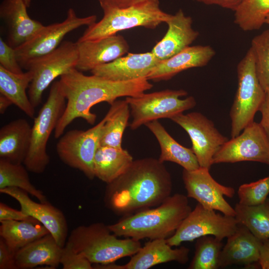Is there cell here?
<instances>
[{"instance_id": "cell-1", "label": "cell", "mask_w": 269, "mask_h": 269, "mask_svg": "<svg viewBox=\"0 0 269 269\" xmlns=\"http://www.w3.org/2000/svg\"><path fill=\"white\" fill-rule=\"evenodd\" d=\"M171 176L163 162L153 157L134 160L120 176L107 184L106 207L123 217L156 207L171 196Z\"/></svg>"}, {"instance_id": "cell-2", "label": "cell", "mask_w": 269, "mask_h": 269, "mask_svg": "<svg viewBox=\"0 0 269 269\" xmlns=\"http://www.w3.org/2000/svg\"><path fill=\"white\" fill-rule=\"evenodd\" d=\"M60 78L67 103L54 130L55 138L61 137L68 126L76 119L82 118L94 125L97 116L91 110L96 104L105 102L111 105L118 98L138 96L153 87L146 78L116 81L93 74L85 75L76 68Z\"/></svg>"}, {"instance_id": "cell-3", "label": "cell", "mask_w": 269, "mask_h": 269, "mask_svg": "<svg viewBox=\"0 0 269 269\" xmlns=\"http://www.w3.org/2000/svg\"><path fill=\"white\" fill-rule=\"evenodd\" d=\"M188 198L182 194H174L160 205L123 217L108 227L118 237L139 241L167 239L191 211Z\"/></svg>"}, {"instance_id": "cell-4", "label": "cell", "mask_w": 269, "mask_h": 269, "mask_svg": "<svg viewBox=\"0 0 269 269\" xmlns=\"http://www.w3.org/2000/svg\"><path fill=\"white\" fill-rule=\"evenodd\" d=\"M66 242L92 264L114 263L132 256L141 247L139 240L119 239L108 225L101 222L77 227L71 231Z\"/></svg>"}, {"instance_id": "cell-5", "label": "cell", "mask_w": 269, "mask_h": 269, "mask_svg": "<svg viewBox=\"0 0 269 269\" xmlns=\"http://www.w3.org/2000/svg\"><path fill=\"white\" fill-rule=\"evenodd\" d=\"M172 14L163 11L159 0H145L123 8L104 11L103 18L88 26L78 41L96 40L135 27L154 29Z\"/></svg>"}, {"instance_id": "cell-6", "label": "cell", "mask_w": 269, "mask_h": 269, "mask_svg": "<svg viewBox=\"0 0 269 269\" xmlns=\"http://www.w3.org/2000/svg\"><path fill=\"white\" fill-rule=\"evenodd\" d=\"M66 100L59 81H55L46 101L34 118L30 147L23 162L28 171L40 174L48 165L50 158L47 152V144L64 112Z\"/></svg>"}, {"instance_id": "cell-7", "label": "cell", "mask_w": 269, "mask_h": 269, "mask_svg": "<svg viewBox=\"0 0 269 269\" xmlns=\"http://www.w3.org/2000/svg\"><path fill=\"white\" fill-rule=\"evenodd\" d=\"M237 90L230 113L232 137L254 121L267 94L258 79L251 48L237 66Z\"/></svg>"}, {"instance_id": "cell-8", "label": "cell", "mask_w": 269, "mask_h": 269, "mask_svg": "<svg viewBox=\"0 0 269 269\" xmlns=\"http://www.w3.org/2000/svg\"><path fill=\"white\" fill-rule=\"evenodd\" d=\"M187 95L183 89H166L150 93H143L135 97H127L132 117L130 125L134 131L142 125L160 119H170L192 109L196 105L195 99Z\"/></svg>"}, {"instance_id": "cell-9", "label": "cell", "mask_w": 269, "mask_h": 269, "mask_svg": "<svg viewBox=\"0 0 269 269\" xmlns=\"http://www.w3.org/2000/svg\"><path fill=\"white\" fill-rule=\"evenodd\" d=\"M78 60L76 43L66 41L53 51L28 63L25 69L32 74L28 96L33 107L40 105L44 91L56 78L76 68Z\"/></svg>"}, {"instance_id": "cell-10", "label": "cell", "mask_w": 269, "mask_h": 269, "mask_svg": "<svg viewBox=\"0 0 269 269\" xmlns=\"http://www.w3.org/2000/svg\"><path fill=\"white\" fill-rule=\"evenodd\" d=\"M238 225L235 217L216 213L198 203L175 233L166 240L172 247L205 236H212L222 241L232 235Z\"/></svg>"}, {"instance_id": "cell-11", "label": "cell", "mask_w": 269, "mask_h": 269, "mask_svg": "<svg viewBox=\"0 0 269 269\" xmlns=\"http://www.w3.org/2000/svg\"><path fill=\"white\" fill-rule=\"evenodd\" d=\"M104 117L92 128L85 130H72L61 136L56 144L60 160L69 166L78 169L89 179L95 177L94 159L100 145Z\"/></svg>"}, {"instance_id": "cell-12", "label": "cell", "mask_w": 269, "mask_h": 269, "mask_svg": "<svg viewBox=\"0 0 269 269\" xmlns=\"http://www.w3.org/2000/svg\"><path fill=\"white\" fill-rule=\"evenodd\" d=\"M96 19L95 15L78 17L75 10L70 8L63 21L43 25L29 40L14 48L18 63L25 68L32 59L56 49L68 33L84 25L88 26L95 23Z\"/></svg>"}, {"instance_id": "cell-13", "label": "cell", "mask_w": 269, "mask_h": 269, "mask_svg": "<svg viewBox=\"0 0 269 269\" xmlns=\"http://www.w3.org/2000/svg\"><path fill=\"white\" fill-rule=\"evenodd\" d=\"M171 120L189 135L200 167L210 169L216 153L228 138L221 134L212 121L199 112L181 113Z\"/></svg>"}, {"instance_id": "cell-14", "label": "cell", "mask_w": 269, "mask_h": 269, "mask_svg": "<svg viewBox=\"0 0 269 269\" xmlns=\"http://www.w3.org/2000/svg\"><path fill=\"white\" fill-rule=\"evenodd\" d=\"M244 161L269 164V140L260 123L254 121L221 146L213 157V164Z\"/></svg>"}, {"instance_id": "cell-15", "label": "cell", "mask_w": 269, "mask_h": 269, "mask_svg": "<svg viewBox=\"0 0 269 269\" xmlns=\"http://www.w3.org/2000/svg\"><path fill=\"white\" fill-rule=\"evenodd\" d=\"M182 177L188 198L194 199L205 208L235 216L234 208L224 198V196L233 197L234 189L216 181L210 174L209 169L199 167L190 171L183 169Z\"/></svg>"}, {"instance_id": "cell-16", "label": "cell", "mask_w": 269, "mask_h": 269, "mask_svg": "<svg viewBox=\"0 0 269 269\" xmlns=\"http://www.w3.org/2000/svg\"><path fill=\"white\" fill-rule=\"evenodd\" d=\"M0 192L15 199L20 210L41 223L53 236L58 245L63 248L66 242L68 226L62 212L48 202L37 203L31 199L28 193L16 187H6Z\"/></svg>"}, {"instance_id": "cell-17", "label": "cell", "mask_w": 269, "mask_h": 269, "mask_svg": "<svg viewBox=\"0 0 269 269\" xmlns=\"http://www.w3.org/2000/svg\"><path fill=\"white\" fill-rule=\"evenodd\" d=\"M189 249L184 246L172 248L166 239L151 240L123 265L112 263L98 266L101 269H147L155 265L170 262L186 264L189 260Z\"/></svg>"}, {"instance_id": "cell-18", "label": "cell", "mask_w": 269, "mask_h": 269, "mask_svg": "<svg viewBox=\"0 0 269 269\" xmlns=\"http://www.w3.org/2000/svg\"><path fill=\"white\" fill-rule=\"evenodd\" d=\"M79 71H92L96 67L109 63L127 53L129 45L124 37L115 34L102 38L76 42Z\"/></svg>"}, {"instance_id": "cell-19", "label": "cell", "mask_w": 269, "mask_h": 269, "mask_svg": "<svg viewBox=\"0 0 269 269\" xmlns=\"http://www.w3.org/2000/svg\"><path fill=\"white\" fill-rule=\"evenodd\" d=\"M160 61L150 51L129 53L109 63L99 66L91 72L93 75L116 81H129L144 78Z\"/></svg>"}, {"instance_id": "cell-20", "label": "cell", "mask_w": 269, "mask_h": 269, "mask_svg": "<svg viewBox=\"0 0 269 269\" xmlns=\"http://www.w3.org/2000/svg\"><path fill=\"white\" fill-rule=\"evenodd\" d=\"M168 29L165 35L153 47L151 52L160 61L177 54L190 44L199 35L192 26V19L179 9L166 23Z\"/></svg>"}, {"instance_id": "cell-21", "label": "cell", "mask_w": 269, "mask_h": 269, "mask_svg": "<svg viewBox=\"0 0 269 269\" xmlns=\"http://www.w3.org/2000/svg\"><path fill=\"white\" fill-rule=\"evenodd\" d=\"M262 241L256 237L245 226L238 223L236 231L227 238L221 252L219 268L233 265L252 266L258 263Z\"/></svg>"}, {"instance_id": "cell-22", "label": "cell", "mask_w": 269, "mask_h": 269, "mask_svg": "<svg viewBox=\"0 0 269 269\" xmlns=\"http://www.w3.org/2000/svg\"><path fill=\"white\" fill-rule=\"evenodd\" d=\"M215 55V50L209 45L189 46L160 61L146 79L154 82L169 80L183 71L206 65Z\"/></svg>"}, {"instance_id": "cell-23", "label": "cell", "mask_w": 269, "mask_h": 269, "mask_svg": "<svg viewBox=\"0 0 269 269\" xmlns=\"http://www.w3.org/2000/svg\"><path fill=\"white\" fill-rule=\"evenodd\" d=\"M23 0H3L0 6V16L8 31V44L16 48L31 38L43 26L31 18Z\"/></svg>"}, {"instance_id": "cell-24", "label": "cell", "mask_w": 269, "mask_h": 269, "mask_svg": "<svg viewBox=\"0 0 269 269\" xmlns=\"http://www.w3.org/2000/svg\"><path fill=\"white\" fill-rule=\"evenodd\" d=\"M31 127L23 118L2 126L0 129V158L23 163L30 147Z\"/></svg>"}, {"instance_id": "cell-25", "label": "cell", "mask_w": 269, "mask_h": 269, "mask_svg": "<svg viewBox=\"0 0 269 269\" xmlns=\"http://www.w3.org/2000/svg\"><path fill=\"white\" fill-rule=\"evenodd\" d=\"M62 248L49 233L27 245L15 253L17 269L46 266L55 269L60 263Z\"/></svg>"}, {"instance_id": "cell-26", "label": "cell", "mask_w": 269, "mask_h": 269, "mask_svg": "<svg viewBox=\"0 0 269 269\" xmlns=\"http://www.w3.org/2000/svg\"><path fill=\"white\" fill-rule=\"evenodd\" d=\"M145 126L158 142L160 148L158 160L160 162H172L189 171L200 167L192 149L184 147L176 141L158 120L149 122Z\"/></svg>"}, {"instance_id": "cell-27", "label": "cell", "mask_w": 269, "mask_h": 269, "mask_svg": "<svg viewBox=\"0 0 269 269\" xmlns=\"http://www.w3.org/2000/svg\"><path fill=\"white\" fill-rule=\"evenodd\" d=\"M126 149L100 145L94 159L95 177L109 184L122 175L134 161Z\"/></svg>"}, {"instance_id": "cell-28", "label": "cell", "mask_w": 269, "mask_h": 269, "mask_svg": "<svg viewBox=\"0 0 269 269\" xmlns=\"http://www.w3.org/2000/svg\"><path fill=\"white\" fill-rule=\"evenodd\" d=\"M50 233L38 221L4 220L0 221V237L10 251H17Z\"/></svg>"}, {"instance_id": "cell-29", "label": "cell", "mask_w": 269, "mask_h": 269, "mask_svg": "<svg viewBox=\"0 0 269 269\" xmlns=\"http://www.w3.org/2000/svg\"><path fill=\"white\" fill-rule=\"evenodd\" d=\"M32 79V74L27 71L21 74L10 72L0 66V93L9 99L28 117L34 118L35 108L32 105L26 89Z\"/></svg>"}, {"instance_id": "cell-30", "label": "cell", "mask_w": 269, "mask_h": 269, "mask_svg": "<svg viewBox=\"0 0 269 269\" xmlns=\"http://www.w3.org/2000/svg\"><path fill=\"white\" fill-rule=\"evenodd\" d=\"M110 106L105 116L100 145L122 148L123 136L131 115L130 109L125 100H116Z\"/></svg>"}, {"instance_id": "cell-31", "label": "cell", "mask_w": 269, "mask_h": 269, "mask_svg": "<svg viewBox=\"0 0 269 269\" xmlns=\"http://www.w3.org/2000/svg\"><path fill=\"white\" fill-rule=\"evenodd\" d=\"M235 217L256 237L263 241L269 239V198L263 204L248 206L236 204Z\"/></svg>"}, {"instance_id": "cell-32", "label": "cell", "mask_w": 269, "mask_h": 269, "mask_svg": "<svg viewBox=\"0 0 269 269\" xmlns=\"http://www.w3.org/2000/svg\"><path fill=\"white\" fill-rule=\"evenodd\" d=\"M27 171L22 163H14L0 158V189L18 188L35 197L40 202H48L43 192L31 182Z\"/></svg>"}, {"instance_id": "cell-33", "label": "cell", "mask_w": 269, "mask_h": 269, "mask_svg": "<svg viewBox=\"0 0 269 269\" xmlns=\"http://www.w3.org/2000/svg\"><path fill=\"white\" fill-rule=\"evenodd\" d=\"M234 11V22L241 29L258 30L269 14V0H242Z\"/></svg>"}, {"instance_id": "cell-34", "label": "cell", "mask_w": 269, "mask_h": 269, "mask_svg": "<svg viewBox=\"0 0 269 269\" xmlns=\"http://www.w3.org/2000/svg\"><path fill=\"white\" fill-rule=\"evenodd\" d=\"M222 241L212 236H205L197 239L194 255L188 269H217L223 248Z\"/></svg>"}, {"instance_id": "cell-35", "label": "cell", "mask_w": 269, "mask_h": 269, "mask_svg": "<svg viewBox=\"0 0 269 269\" xmlns=\"http://www.w3.org/2000/svg\"><path fill=\"white\" fill-rule=\"evenodd\" d=\"M250 48L258 79L265 92L269 94V29L254 37Z\"/></svg>"}, {"instance_id": "cell-36", "label": "cell", "mask_w": 269, "mask_h": 269, "mask_svg": "<svg viewBox=\"0 0 269 269\" xmlns=\"http://www.w3.org/2000/svg\"><path fill=\"white\" fill-rule=\"evenodd\" d=\"M239 203L248 206L265 203L269 194V176L240 185L238 190Z\"/></svg>"}, {"instance_id": "cell-37", "label": "cell", "mask_w": 269, "mask_h": 269, "mask_svg": "<svg viewBox=\"0 0 269 269\" xmlns=\"http://www.w3.org/2000/svg\"><path fill=\"white\" fill-rule=\"evenodd\" d=\"M60 263L63 269H93L92 264L67 242L62 249Z\"/></svg>"}, {"instance_id": "cell-38", "label": "cell", "mask_w": 269, "mask_h": 269, "mask_svg": "<svg viewBox=\"0 0 269 269\" xmlns=\"http://www.w3.org/2000/svg\"><path fill=\"white\" fill-rule=\"evenodd\" d=\"M0 66L15 74L23 73L18 62L14 48L1 38H0Z\"/></svg>"}, {"instance_id": "cell-39", "label": "cell", "mask_w": 269, "mask_h": 269, "mask_svg": "<svg viewBox=\"0 0 269 269\" xmlns=\"http://www.w3.org/2000/svg\"><path fill=\"white\" fill-rule=\"evenodd\" d=\"M35 219L21 210L12 208L3 203H0V222L4 220H30ZM36 220V219H35Z\"/></svg>"}, {"instance_id": "cell-40", "label": "cell", "mask_w": 269, "mask_h": 269, "mask_svg": "<svg viewBox=\"0 0 269 269\" xmlns=\"http://www.w3.org/2000/svg\"><path fill=\"white\" fill-rule=\"evenodd\" d=\"M14 255L0 238V269H17Z\"/></svg>"}, {"instance_id": "cell-41", "label": "cell", "mask_w": 269, "mask_h": 269, "mask_svg": "<svg viewBox=\"0 0 269 269\" xmlns=\"http://www.w3.org/2000/svg\"><path fill=\"white\" fill-rule=\"evenodd\" d=\"M102 8L103 11L107 10L123 8L138 3L142 2L145 0H97Z\"/></svg>"}, {"instance_id": "cell-42", "label": "cell", "mask_w": 269, "mask_h": 269, "mask_svg": "<svg viewBox=\"0 0 269 269\" xmlns=\"http://www.w3.org/2000/svg\"><path fill=\"white\" fill-rule=\"evenodd\" d=\"M262 115L260 125L269 140V94H266L259 110Z\"/></svg>"}, {"instance_id": "cell-43", "label": "cell", "mask_w": 269, "mask_h": 269, "mask_svg": "<svg viewBox=\"0 0 269 269\" xmlns=\"http://www.w3.org/2000/svg\"><path fill=\"white\" fill-rule=\"evenodd\" d=\"M207 5H216L222 7L235 10L242 0H195Z\"/></svg>"}, {"instance_id": "cell-44", "label": "cell", "mask_w": 269, "mask_h": 269, "mask_svg": "<svg viewBox=\"0 0 269 269\" xmlns=\"http://www.w3.org/2000/svg\"><path fill=\"white\" fill-rule=\"evenodd\" d=\"M258 264L262 269H269V239L262 241Z\"/></svg>"}, {"instance_id": "cell-45", "label": "cell", "mask_w": 269, "mask_h": 269, "mask_svg": "<svg viewBox=\"0 0 269 269\" xmlns=\"http://www.w3.org/2000/svg\"><path fill=\"white\" fill-rule=\"evenodd\" d=\"M12 104L11 101L5 96L0 94V113L3 114L7 108Z\"/></svg>"}, {"instance_id": "cell-46", "label": "cell", "mask_w": 269, "mask_h": 269, "mask_svg": "<svg viewBox=\"0 0 269 269\" xmlns=\"http://www.w3.org/2000/svg\"><path fill=\"white\" fill-rule=\"evenodd\" d=\"M26 4L27 7H29L30 5L31 0H23Z\"/></svg>"}, {"instance_id": "cell-47", "label": "cell", "mask_w": 269, "mask_h": 269, "mask_svg": "<svg viewBox=\"0 0 269 269\" xmlns=\"http://www.w3.org/2000/svg\"><path fill=\"white\" fill-rule=\"evenodd\" d=\"M265 23L269 24V14L266 17L265 19Z\"/></svg>"}]
</instances>
